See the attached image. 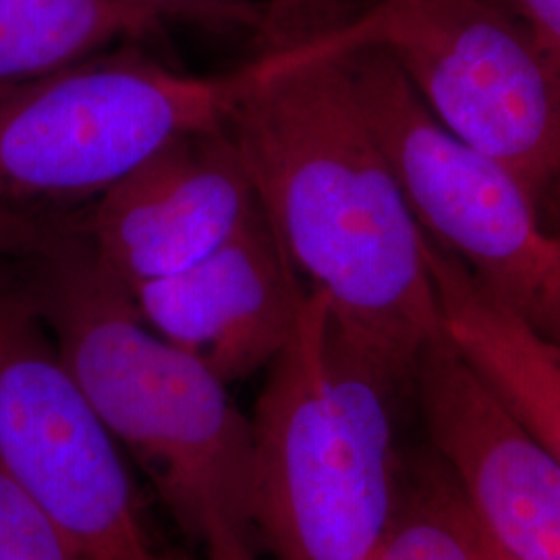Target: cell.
Segmentation results:
<instances>
[{
	"instance_id": "obj_1",
	"label": "cell",
	"mask_w": 560,
	"mask_h": 560,
	"mask_svg": "<svg viewBox=\"0 0 560 560\" xmlns=\"http://www.w3.org/2000/svg\"><path fill=\"white\" fill-rule=\"evenodd\" d=\"M224 120L261 214L340 328L413 388L441 305L421 229L320 27L270 48Z\"/></svg>"
},
{
	"instance_id": "obj_2",
	"label": "cell",
	"mask_w": 560,
	"mask_h": 560,
	"mask_svg": "<svg viewBox=\"0 0 560 560\" xmlns=\"http://www.w3.org/2000/svg\"><path fill=\"white\" fill-rule=\"evenodd\" d=\"M60 358L208 560H258L254 432L226 384L162 339L80 233L21 258Z\"/></svg>"
},
{
	"instance_id": "obj_3",
	"label": "cell",
	"mask_w": 560,
	"mask_h": 560,
	"mask_svg": "<svg viewBox=\"0 0 560 560\" xmlns=\"http://www.w3.org/2000/svg\"><path fill=\"white\" fill-rule=\"evenodd\" d=\"M252 418L254 517L277 560H376L402 492L407 390L307 291Z\"/></svg>"
},
{
	"instance_id": "obj_4",
	"label": "cell",
	"mask_w": 560,
	"mask_h": 560,
	"mask_svg": "<svg viewBox=\"0 0 560 560\" xmlns=\"http://www.w3.org/2000/svg\"><path fill=\"white\" fill-rule=\"evenodd\" d=\"M261 69L194 75L117 50L0 92V210L78 212L164 143L224 125Z\"/></svg>"
},
{
	"instance_id": "obj_5",
	"label": "cell",
	"mask_w": 560,
	"mask_h": 560,
	"mask_svg": "<svg viewBox=\"0 0 560 560\" xmlns=\"http://www.w3.org/2000/svg\"><path fill=\"white\" fill-rule=\"evenodd\" d=\"M337 50L374 46L428 110L504 164L541 210L560 191V78L525 23L492 0H381L328 23Z\"/></svg>"
},
{
	"instance_id": "obj_6",
	"label": "cell",
	"mask_w": 560,
	"mask_h": 560,
	"mask_svg": "<svg viewBox=\"0 0 560 560\" xmlns=\"http://www.w3.org/2000/svg\"><path fill=\"white\" fill-rule=\"evenodd\" d=\"M361 110L423 235L560 342V237L504 164L453 136L381 48H345Z\"/></svg>"
},
{
	"instance_id": "obj_7",
	"label": "cell",
	"mask_w": 560,
	"mask_h": 560,
	"mask_svg": "<svg viewBox=\"0 0 560 560\" xmlns=\"http://www.w3.org/2000/svg\"><path fill=\"white\" fill-rule=\"evenodd\" d=\"M0 258V471L85 560H175L148 538L117 442L60 358L23 279Z\"/></svg>"
},
{
	"instance_id": "obj_8",
	"label": "cell",
	"mask_w": 560,
	"mask_h": 560,
	"mask_svg": "<svg viewBox=\"0 0 560 560\" xmlns=\"http://www.w3.org/2000/svg\"><path fill=\"white\" fill-rule=\"evenodd\" d=\"M260 212L247 166L224 125L164 143L78 212L94 258L127 287L198 264Z\"/></svg>"
},
{
	"instance_id": "obj_9",
	"label": "cell",
	"mask_w": 560,
	"mask_h": 560,
	"mask_svg": "<svg viewBox=\"0 0 560 560\" xmlns=\"http://www.w3.org/2000/svg\"><path fill=\"white\" fill-rule=\"evenodd\" d=\"M421 416L486 536L511 560H560V465L442 332L413 374Z\"/></svg>"
},
{
	"instance_id": "obj_10",
	"label": "cell",
	"mask_w": 560,
	"mask_h": 560,
	"mask_svg": "<svg viewBox=\"0 0 560 560\" xmlns=\"http://www.w3.org/2000/svg\"><path fill=\"white\" fill-rule=\"evenodd\" d=\"M129 291L154 332L226 386L279 358L307 295L261 210L203 260Z\"/></svg>"
},
{
	"instance_id": "obj_11",
	"label": "cell",
	"mask_w": 560,
	"mask_h": 560,
	"mask_svg": "<svg viewBox=\"0 0 560 560\" xmlns=\"http://www.w3.org/2000/svg\"><path fill=\"white\" fill-rule=\"evenodd\" d=\"M442 328L506 411L560 465V342L521 320L421 231Z\"/></svg>"
},
{
	"instance_id": "obj_12",
	"label": "cell",
	"mask_w": 560,
	"mask_h": 560,
	"mask_svg": "<svg viewBox=\"0 0 560 560\" xmlns=\"http://www.w3.org/2000/svg\"><path fill=\"white\" fill-rule=\"evenodd\" d=\"M156 23L127 0H0V92L101 57Z\"/></svg>"
},
{
	"instance_id": "obj_13",
	"label": "cell",
	"mask_w": 560,
	"mask_h": 560,
	"mask_svg": "<svg viewBox=\"0 0 560 560\" xmlns=\"http://www.w3.org/2000/svg\"><path fill=\"white\" fill-rule=\"evenodd\" d=\"M376 560H478L476 521L448 471L402 481L399 509Z\"/></svg>"
},
{
	"instance_id": "obj_14",
	"label": "cell",
	"mask_w": 560,
	"mask_h": 560,
	"mask_svg": "<svg viewBox=\"0 0 560 560\" xmlns=\"http://www.w3.org/2000/svg\"><path fill=\"white\" fill-rule=\"evenodd\" d=\"M0 560H85L40 504L0 471Z\"/></svg>"
},
{
	"instance_id": "obj_15",
	"label": "cell",
	"mask_w": 560,
	"mask_h": 560,
	"mask_svg": "<svg viewBox=\"0 0 560 560\" xmlns=\"http://www.w3.org/2000/svg\"><path fill=\"white\" fill-rule=\"evenodd\" d=\"M78 231V217L0 210V258H27Z\"/></svg>"
},
{
	"instance_id": "obj_16",
	"label": "cell",
	"mask_w": 560,
	"mask_h": 560,
	"mask_svg": "<svg viewBox=\"0 0 560 560\" xmlns=\"http://www.w3.org/2000/svg\"><path fill=\"white\" fill-rule=\"evenodd\" d=\"M560 78V0H509Z\"/></svg>"
},
{
	"instance_id": "obj_17",
	"label": "cell",
	"mask_w": 560,
	"mask_h": 560,
	"mask_svg": "<svg viewBox=\"0 0 560 560\" xmlns=\"http://www.w3.org/2000/svg\"><path fill=\"white\" fill-rule=\"evenodd\" d=\"M154 20L162 18H212L237 9L241 0H127Z\"/></svg>"
},
{
	"instance_id": "obj_18",
	"label": "cell",
	"mask_w": 560,
	"mask_h": 560,
	"mask_svg": "<svg viewBox=\"0 0 560 560\" xmlns=\"http://www.w3.org/2000/svg\"><path fill=\"white\" fill-rule=\"evenodd\" d=\"M469 511H471V509H469ZM471 515H474V513H471ZM474 521H476V546H478V560H511L506 555H502L501 550L497 548V544L486 536V532L481 529L480 523H478L476 517H474Z\"/></svg>"
},
{
	"instance_id": "obj_19",
	"label": "cell",
	"mask_w": 560,
	"mask_h": 560,
	"mask_svg": "<svg viewBox=\"0 0 560 560\" xmlns=\"http://www.w3.org/2000/svg\"><path fill=\"white\" fill-rule=\"evenodd\" d=\"M541 221L548 231H552L560 237V191L557 194V198L541 210Z\"/></svg>"
}]
</instances>
